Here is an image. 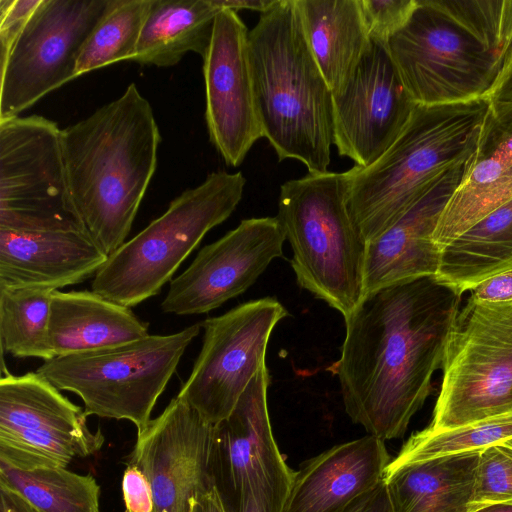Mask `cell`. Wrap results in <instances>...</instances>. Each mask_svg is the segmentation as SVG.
<instances>
[{
  "instance_id": "cell-22",
  "label": "cell",
  "mask_w": 512,
  "mask_h": 512,
  "mask_svg": "<svg viewBox=\"0 0 512 512\" xmlns=\"http://www.w3.org/2000/svg\"><path fill=\"white\" fill-rule=\"evenodd\" d=\"M149 335L130 308L93 291L55 290L49 341L55 357L123 345Z\"/></svg>"
},
{
  "instance_id": "cell-30",
  "label": "cell",
  "mask_w": 512,
  "mask_h": 512,
  "mask_svg": "<svg viewBox=\"0 0 512 512\" xmlns=\"http://www.w3.org/2000/svg\"><path fill=\"white\" fill-rule=\"evenodd\" d=\"M152 0H109L85 42L77 77L122 60H132Z\"/></svg>"
},
{
  "instance_id": "cell-7",
  "label": "cell",
  "mask_w": 512,
  "mask_h": 512,
  "mask_svg": "<svg viewBox=\"0 0 512 512\" xmlns=\"http://www.w3.org/2000/svg\"><path fill=\"white\" fill-rule=\"evenodd\" d=\"M201 323L169 335H147L100 350L55 357L36 370L59 390L78 395L87 416L128 420L141 433Z\"/></svg>"
},
{
  "instance_id": "cell-5",
  "label": "cell",
  "mask_w": 512,
  "mask_h": 512,
  "mask_svg": "<svg viewBox=\"0 0 512 512\" xmlns=\"http://www.w3.org/2000/svg\"><path fill=\"white\" fill-rule=\"evenodd\" d=\"M347 172L308 173L280 186L277 218L298 285L347 317L364 295L367 243L347 206Z\"/></svg>"
},
{
  "instance_id": "cell-32",
  "label": "cell",
  "mask_w": 512,
  "mask_h": 512,
  "mask_svg": "<svg viewBox=\"0 0 512 512\" xmlns=\"http://www.w3.org/2000/svg\"><path fill=\"white\" fill-rule=\"evenodd\" d=\"M511 438L512 413L451 429L432 430L427 427L413 434L396 457L402 460H423L481 451Z\"/></svg>"
},
{
  "instance_id": "cell-44",
  "label": "cell",
  "mask_w": 512,
  "mask_h": 512,
  "mask_svg": "<svg viewBox=\"0 0 512 512\" xmlns=\"http://www.w3.org/2000/svg\"><path fill=\"white\" fill-rule=\"evenodd\" d=\"M474 512H512L511 504H493L480 508Z\"/></svg>"
},
{
  "instance_id": "cell-37",
  "label": "cell",
  "mask_w": 512,
  "mask_h": 512,
  "mask_svg": "<svg viewBox=\"0 0 512 512\" xmlns=\"http://www.w3.org/2000/svg\"><path fill=\"white\" fill-rule=\"evenodd\" d=\"M122 491L126 512H155L151 485L136 466L127 465L123 474Z\"/></svg>"
},
{
  "instance_id": "cell-2",
  "label": "cell",
  "mask_w": 512,
  "mask_h": 512,
  "mask_svg": "<svg viewBox=\"0 0 512 512\" xmlns=\"http://www.w3.org/2000/svg\"><path fill=\"white\" fill-rule=\"evenodd\" d=\"M62 150L83 232L108 256L126 241L157 166L161 136L135 83L62 129Z\"/></svg>"
},
{
  "instance_id": "cell-17",
  "label": "cell",
  "mask_w": 512,
  "mask_h": 512,
  "mask_svg": "<svg viewBox=\"0 0 512 512\" xmlns=\"http://www.w3.org/2000/svg\"><path fill=\"white\" fill-rule=\"evenodd\" d=\"M213 427L176 396L137 434L127 465L136 466L147 477L155 512H189L196 495L214 488Z\"/></svg>"
},
{
  "instance_id": "cell-12",
  "label": "cell",
  "mask_w": 512,
  "mask_h": 512,
  "mask_svg": "<svg viewBox=\"0 0 512 512\" xmlns=\"http://www.w3.org/2000/svg\"><path fill=\"white\" fill-rule=\"evenodd\" d=\"M286 316L287 310L277 299L265 297L204 320L201 351L177 397L212 426L226 420L252 378L266 365L271 333Z\"/></svg>"
},
{
  "instance_id": "cell-13",
  "label": "cell",
  "mask_w": 512,
  "mask_h": 512,
  "mask_svg": "<svg viewBox=\"0 0 512 512\" xmlns=\"http://www.w3.org/2000/svg\"><path fill=\"white\" fill-rule=\"evenodd\" d=\"M109 0H41L1 64L0 119L19 116L77 77V62Z\"/></svg>"
},
{
  "instance_id": "cell-6",
  "label": "cell",
  "mask_w": 512,
  "mask_h": 512,
  "mask_svg": "<svg viewBox=\"0 0 512 512\" xmlns=\"http://www.w3.org/2000/svg\"><path fill=\"white\" fill-rule=\"evenodd\" d=\"M245 184L240 171H216L183 191L160 217L108 256L92 291L128 308L157 295L204 236L233 213Z\"/></svg>"
},
{
  "instance_id": "cell-9",
  "label": "cell",
  "mask_w": 512,
  "mask_h": 512,
  "mask_svg": "<svg viewBox=\"0 0 512 512\" xmlns=\"http://www.w3.org/2000/svg\"><path fill=\"white\" fill-rule=\"evenodd\" d=\"M386 49L417 105H444L487 98L501 59L438 9L416 0L404 26Z\"/></svg>"
},
{
  "instance_id": "cell-42",
  "label": "cell",
  "mask_w": 512,
  "mask_h": 512,
  "mask_svg": "<svg viewBox=\"0 0 512 512\" xmlns=\"http://www.w3.org/2000/svg\"><path fill=\"white\" fill-rule=\"evenodd\" d=\"M189 512H227L216 489L196 495L190 502Z\"/></svg>"
},
{
  "instance_id": "cell-28",
  "label": "cell",
  "mask_w": 512,
  "mask_h": 512,
  "mask_svg": "<svg viewBox=\"0 0 512 512\" xmlns=\"http://www.w3.org/2000/svg\"><path fill=\"white\" fill-rule=\"evenodd\" d=\"M0 486L17 492L40 512H99L100 486L90 474L66 468L24 471L0 461Z\"/></svg>"
},
{
  "instance_id": "cell-1",
  "label": "cell",
  "mask_w": 512,
  "mask_h": 512,
  "mask_svg": "<svg viewBox=\"0 0 512 512\" xmlns=\"http://www.w3.org/2000/svg\"><path fill=\"white\" fill-rule=\"evenodd\" d=\"M461 295L434 277L365 293L345 317L336 376L352 422L382 441L402 437L432 391Z\"/></svg>"
},
{
  "instance_id": "cell-23",
  "label": "cell",
  "mask_w": 512,
  "mask_h": 512,
  "mask_svg": "<svg viewBox=\"0 0 512 512\" xmlns=\"http://www.w3.org/2000/svg\"><path fill=\"white\" fill-rule=\"evenodd\" d=\"M479 452L391 459L383 482L392 512H468Z\"/></svg>"
},
{
  "instance_id": "cell-26",
  "label": "cell",
  "mask_w": 512,
  "mask_h": 512,
  "mask_svg": "<svg viewBox=\"0 0 512 512\" xmlns=\"http://www.w3.org/2000/svg\"><path fill=\"white\" fill-rule=\"evenodd\" d=\"M512 270V198L491 211L441 250L434 277L462 296Z\"/></svg>"
},
{
  "instance_id": "cell-27",
  "label": "cell",
  "mask_w": 512,
  "mask_h": 512,
  "mask_svg": "<svg viewBox=\"0 0 512 512\" xmlns=\"http://www.w3.org/2000/svg\"><path fill=\"white\" fill-rule=\"evenodd\" d=\"M84 409L37 372L7 374L0 380V431L84 434Z\"/></svg>"
},
{
  "instance_id": "cell-38",
  "label": "cell",
  "mask_w": 512,
  "mask_h": 512,
  "mask_svg": "<svg viewBox=\"0 0 512 512\" xmlns=\"http://www.w3.org/2000/svg\"><path fill=\"white\" fill-rule=\"evenodd\" d=\"M470 297L482 303L512 301V270L486 279L471 290Z\"/></svg>"
},
{
  "instance_id": "cell-3",
  "label": "cell",
  "mask_w": 512,
  "mask_h": 512,
  "mask_svg": "<svg viewBox=\"0 0 512 512\" xmlns=\"http://www.w3.org/2000/svg\"><path fill=\"white\" fill-rule=\"evenodd\" d=\"M263 137L279 161L325 173L333 145V97L303 34L295 0H277L248 33Z\"/></svg>"
},
{
  "instance_id": "cell-11",
  "label": "cell",
  "mask_w": 512,
  "mask_h": 512,
  "mask_svg": "<svg viewBox=\"0 0 512 512\" xmlns=\"http://www.w3.org/2000/svg\"><path fill=\"white\" fill-rule=\"evenodd\" d=\"M263 366L252 378L230 416L213 427L210 471L227 512L256 503L266 512H282L294 473L272 433Z\"/></svg>"
},
{
  "instance_id": "cell-21",
  "label": "cell",
  "mask_w": 512,
  "mask_h": 512,
  "mask_svg": "<svg viewBox=\"0 0 512 512\" xmlns=\"http://www.w3.org/2000/svg\"><path fill=\"white\" fill-rule=\"evenodd\" d=\"M107 259L80 230L0 229V288L58 290L95 276Z\"/></svg>"
},
{
  "instance_id": "cell-34",
  "label": "cell",
  "mask_w": 512,
  "mask_h": 512,
  "mask_svg": "<svg viewBox=\"0 0 512 512\" xmlns=\"http://www.w3.org/2000/svg\"><path fill=\"white\" fill-rule=\"evenodd\" d=\"M493 504L512 505V447L504 443L479 452L468 512Z\"/></svg>"
},
{
  "instance_id": "cell-29",
  "label": "cell",
  "mask_w": 512,
  "mask_h": 512,
  "mask_svg": "<svg viewBox=\"0 0 512 512\" xmlns=\"http://www.w3.org/2000/svg\"><path fill=\"white\" fill-rule=\"evenodd\" d=\"M54 291L40 287L0 288L2 350L18 358H55L49 341Z\"/></svg>"
},
{
  "instance_id": "cell-36",
  "label": "cell",
  "mask_w": 512,
  "mask_h": 512,
  "mask_svg": "<svg viewBox=\"0 0 512 512\" xmlns=\"http://www.w3.org/2000/svg\"><path fill=\"white\" fill-rule=\"evenodd\" d=\"M40 2L0 0V62L7 58Z\"/></svg>"
},
{
  "instance_id": "cell-10",
  "label": "cell",
  "mask_w": 512,
  "mask_h": 512,
  "mask_svg": "<svg viewBox=\"0 0 512 512\" xmlns=\"http://www.w3.org/2000/svg\"><path fill=\"white\" fill-rule=\"evenodd\" d=\"M58 125L39 115L0 119V229L83 231Z\"/></svg>"
},
{
  "instance_id": "cell-31",
  "label": "cell",
  "mask_w": 512,
  "mask_h": 512,
  "mask_svg": "<svg viewBox=\"0 0 512 512\" xmlns=\"http://www.w3.org/2000/svg\"><path fill=\"white\" fill-rule=\"evenodd\" d=\"M104 442L100 429L84 434L0 431V461L24 471L66 468L74 458L98 452Z\"/></svg>"
},
{
  "instance_id": "cell-25",
  "label": "cell",
  "mask_w": 512,
  "mask_h": 512,
  "mask_svg": "<svg viewBox=\"0 0 512 512\" xmlns=\"http://www.w3.org/2000/svg\"><path fill=\"white\" fill-rule=\"evenodd\" d=\"M221 10L217 0H152L132 60L170 67L189 52L203 58Z\"/></svg>"
},
{
  "instance_id": "cell-40",
  "label": "cell",
  "mask_w": 512,
  "mask_h": 512,
  "mask_svg": "<svg viewBox=\"0 0 512 512\" xmlns=\"http://www.w3.org/2000/svg\"><path fill=\"white\" fill-rule=\"evenodd\" d=\"M487 98L490 102L512 103V45L504 56L499 75Z\"/></svg>"
},
{
  "instance_id": "cell-41",
  "label": "cell",
  "mask_w": 512,
  "mask_h": 512,
  "mask_svg": "<svg viewBox=\"0 0 512 512\" xmlns=\"http://www.w3.org/2000/svg\"><path fill=\"white\" fill-rule=\"evenodd\" d=\"M0 512H40L17 492L0 486Z\"/></svg>"
},
{
  "instance_id": "cell-15",
  "label": "cell",
  "mask_w": 512,
  "mask_h": 512,
  "mask_svg": "<svg viewBox=\"0 0 512 512\" xmlns=\"http://www.w3.org/2000/svg\"><path fill=\"white\" fill-rule=\"evenodd\" d=\"M248 33L237 12L222 9L202 58L209 140L232 167L239 166L263 137L249 61Z\"/></svg>"
},
{
  "instance_id": "cell-45",
  "label": "cell",
  "mask_w": 512,
  "mask_h": 512,
  "mask_svg": "<svg viewBox=\"0 0 512 512\" xmlns=\"http://www.w3.org/2000/svg\"><path fill=\"white\" fill-rule=\"evenodd\" d=\"M242 512H266L263 508H261L256 503L248 504Z\"/></svg>"
},
{
  "instance_id": "cell-19",
  "label": "cell",
  "mask_w": 512,
  "mask_h": 512,
  "mask_svg": "<svg viewBox=\"0 0 512 512\" xmlns=\"http://www.w3.org/2000/svg\"><path fill=\"white\" fill-rule=\"evenodd\" d=\"M512 198V103L490 102L472 163L447 202L433 242L442 250Z\"/></svg>"
},
{
  "instance_id": "cell-43",
  "label": "cell",
  "mask_w": 512,
  "mask_h": 512,
  "mask_svg": "<svg viewBox=\"0 0 512 512\" xmlns=\"http://www.w3.org/2000/svg\"><path fill=\"white\" fill-rule=\"evenodd\" d=\"M277 0H217L221 9H230L234 12L239 10H251L264 13L276 4Z\"/></svg>"
},
{
  "instance_id": "cell-14",
  "label": "cell",
  "mask_w": 512,
  "mask_h": 512,
  "mask_svg": "<svg viewBox=\"0 0 512 512\" xmlns=\"http://www.w3.org/2000/svg\"><path fill=\"white\" fill-rule=\"evenodd\" d=\"M285 234L278 218L242 220L204 246L192 263L170 281L161 303L165 313H208L252 286L268 265L283 256Z\"/></svg>"
},
{
  "instance_id": "cell-39",
  "label": "cell",
  "mask_w": 512,
  "mask_h": 512,
  "mask_svg": "<svg viewBox=\"0 0 512 512\" xmlns=\"http://www.w3.org/2000/svg\"><path fill=\"white\" fill-rule=\"evenodd\" d=\"M342 512H392L383 479L378 486L361 496Z\"/></svg>"
},
{
  "instance_id": "cell-16",
  "label": "cell",
  "mask_w": 512,
  "mask_h": 512,
  "mask_svg": "<svg viewBox=\"0 0 512 512\" xmlns=\"http://www.w3.org/2000/svg\"><path fill=\"white\" fill-rule=\"evenodd\" d=\"M332 97L333 145L359 167L392 145L417 105L386 47L373 41L343 92Z\"/></svg>"
},
{
  "instance_id": "cell-8",
  "label": "cell",
  "mask_w": 512,
  "mask_h": 512,
  "mask_svg": "<svg viewBox=\"0 0 512 512\" xmlns=\"http://www.w3.org/2000/svg\"><path fill=\"white\" fill-rule=\"evenodd\" d=\"M432 430L512 413V301L469 296L448 336Z\"/></svg>"
},
{
  "instance_id": "cell-33",
  "label": "cell",
  "mask_w": 512,
  "mask_h": 512,
  "mask_svg": "<svg viewBox=\"0 0 512 512\" xmlns=\"http://www.w3.org/2000/svg\"><path fill=\"white\" fill-rule=\"evenodd\" d=\"M503 62L512 45V0H432Z\"/></svg>"
},
{
  "instance_id": "cell-4",
  "label": "cell",
  "mask_w": 512,
  "mask_h": 512,
  "mask_svg": "<svg viewBox=\"0 0 512 512\" xmlns=\"http://www.w3.org/2000/svg\"><path fill=\"white\" fill-rule=\"evenodd\" d=\"M489 107L488 98L416 105L375 162L346 171L348 210L366 243L401 218L442 173L474 156Z\"/></svg>"
},
{
  "instance_id": "cell-24",
  "label": "cell",
  "mask_w": 512,
  "mask_h": 512,
  "mask_svg": "<svg viewBox=\"0 0 512 512\" xmlns=\"http://www.w3.org/2000/svg\"><path fill=\"white\" fill-rule=\"evenodd\" d=\"M307 45L332 96L343 92L371 46L360 0H295Z\"/></svg>"
},
{
  "instance_id": "cell-46",
  "label": "cell",
  "mask_w": 512,
  "mask_h": 512,
  "mask_svg": "<svg viewBox=\"0 0 512 512\" xmlns=\"http://www.w3.org/2000/svg\"><path fill=\"white\" fill-rule=\"evenodd\" d=\"M504 444L512 447V438L504 442Z\"/></svg>"
},
{
  "instance_id": "cell-20",
  "label": "cell",
  "mask_w": 512,
  "mask_h": 512,
  "mask_svg": "<svg viewBox=\"0 0 512 512\" xmlns=\"http://www.w3.org/2000/svg\"><path fill=\"white\" fill-rule=\"evenodd\" d=\"M390 461L369 434L335 445L295 471L282 512H342L381 483Z\"/></svg>"
},
{
  "instance_id": "cell-18",
  "label": "cell",
  "mask_w": 512,
  "mask_h": 512,
  "mask_svg": "<svg viewBox=\"0 0 512 512\" xmlns=\"http://www.w3.org/2000/svg\"><path fill=\"white\" fill-rule=\"evenodd\" d=\"M472 159L442 173L401 218L367 243L364 294L393 283L436 276L441 250L432 236Z\"/></svg>"
},
{
  "instance_id": "cell-35",
  "label": "cell",
  "mask_w": 512,
  "mask_h": 512,
  "mask_svg": "<svg viewBox=\"0 0 512 512\" xmlns=\"http://www.w3.org/2000/svg\"><path fill=\"white\" fill-rule=\"evenodd\" d=\"M415 5L416 0H360L370 39L386 47L407 22Z\"/></svg>"
}]
</instances>
